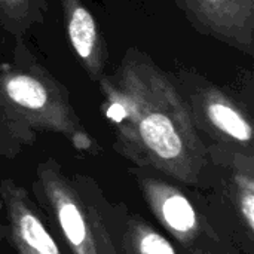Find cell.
Listing matches in <instances>:
<instances>
[{
    "mask_svg": "<svg viewBox=\"0 0 254 254\" xmlns=\"http://www.w3.org/2000/svg\"><path fill=\"white\" fill-rule=\"evenodd\" d=\"M3 235H4V234H3V226L0 225V243H1V240H3Z\"/></svg>",
    "mask_w": 254,
    "mask_h": 254,
    "instance_id": "7c38bea8",
    "label": "cell"
},
{
    "mask_svg": "<svg viewBox=\"0 0 254 254\" xmlns=\"http://www.w3.org/2000/svg\"><path fill=\"white\" fill-rule=\"evenodd\" d=\"M7 97L27 110L40 112L48 104V92L40 82L30 76L18 74L6 82Z\"/></svg>",
    "mask_w": 254,
    "mask_h": 254,
    "instance_id": "ba28073f",
    "label": "cell"
},
{
    "mask_svg": "<svg viewBox=\"0 0 254 254\" xmlns=\"http://www.w3.org/2000/svg\"><path fill=\"white\" fill-rule=\"evenodd\" d=\"M37 195L55 219L73 254H118L104 222L76 185L55 164H43L37 171Z\"/></svg>",
    "mask_w": 254,
    "mask_h": 254,
    "instance_id": "7a4b0ae2",
    "label": "cell"
},
{
    "mask_svg": "<svg viewBox=\"0 0 254 254\" xmlns=\"http://www.w3.org/2000/svg\"><path fill=\"white\" fill-rule=\"evenodd\" d=\"M146 95L143 88L118 92L107 115L119 125L124 150L134 161L155 167L186 185L199 182L205 156L193 125L173 91Z\"/></svg>",
    "mask_w": 254,
    "mask_h": 254,
    "instance_id": "6da1fadb",
    "label": "cell"
},
{
    "mask_svg": "<svg viewBox=\"0 0 254 254\" xmlns=\"http://www.w3.org/2000/svg\"><path fill=\"white\" fill-rule=\"evenodd\" d=\"M237 201L241 217L250 234L254 231V182L250 173H240L235 177Z\"/></svg>",
    "mask_w": 254,
    "mask_h": 254,
    "instance_id": "9c48e42d",
    "label": "cell"
},
{
    "mask_svg": "<svg viewBox=\"0 0 254 254\" xmlns=\"http://www.w3.org/2000/svg\"><path fill=\"white\" fill-rule=\"evenodd\" d=\"M205 113L210 124L222 134L243 144L252 143L253 129L250 122L231 103L211 100L205 106Z\"/></svg>",
    "mask_w": 254,
    "mask_h": 254,
    "instance_id": "52a82bcc",
    "label": "cell"
},
{
    "mask_svg": "<svg viewBox=\"0 0 254 254\" xmlns=\"http://www.w3.org/2000/svg\"><path fill=\"white\" fill-rule=\"evenodd\" d=\"M13 247L19 254H63L37 216L28 193L12 180L0 185Z\"/></svg>",
    "mask_w": 254,
    "mask_h": 254,
    "instance_id": "3957f363",
    "label": "cell"
},
{
    "mask_svg": "<svg viewBox=\"0 0 254 254\" xmlns=\"http://www.w3.org/2000/svg\"><path fill=\"white\" fill-rule=\"evenodd\" d=\"M207 7L210 12H217V10H226L231 9L237 4L241 3V0H205Z\"/></svg>",
    "mask_w": 254,
    "mask_h": 254,
    "instance_id": "30bf717a",
    "label": "cell"
},
{
    "mask_svg": "<svg viewBox=\"0 0 254 254\" xmlns=\"http://www.w3.org/2000/svg\"><path fill=\"white\" fill-rule=\"evenodd\" d=\"M144 198L159 223L180 243L189 246L199 234V220L193 205L174 186L146 179L141 183Z\"/></svg>",
    "mask_w": 254,
    "mask_h": 254,
    "instance_id": "277c9868",
    "label": "cell"
},
{
    "mask_svg": "<svg viewBox=\"0 0 254 254\" xmlns=\"http://www.w3.org/2000/svg\"><path fill=\"white\" fill-rule=\"evenodd\" d=\"M68 36L79 57L95 68L98 63L97 25L91 13L77 1H71L68 7Z\"/></svg>",
    "mask_w": 254,
    "mask_h": 254,
    "instance_id": "8992f818",
    "label": "cell"
},
{
    "mask_svg": "<svg viewBox=\"0 0 254 254\" xmlns=\"http://www.w3.org/2000/svg\"><path fill=\"white\" fill-rule=\"evenodd\" d=\"M192 254H213V253H208V252H202V250H196V252H193Z\"/></svg>",
    "mask_w": 254,
    "mask_h": 254,
    "instance_id": "8fae6325",
    "label": "cell"
},
{
    "mask_svg": "<svg viewBox=\"0 0 254 254\" xmlns=\"http://www.w3.org/2000/svg\"><path fill=\"white\" fill-rule=\"evenodd\" d=\"M118 254H177L171 243L141 216H131L127 222Z\"/></svg>",
    "mask_w": 254,
    "mask_h": 254,
    "instance_id": "5b68a950",
    "label": "cell"
}]
</instances>
